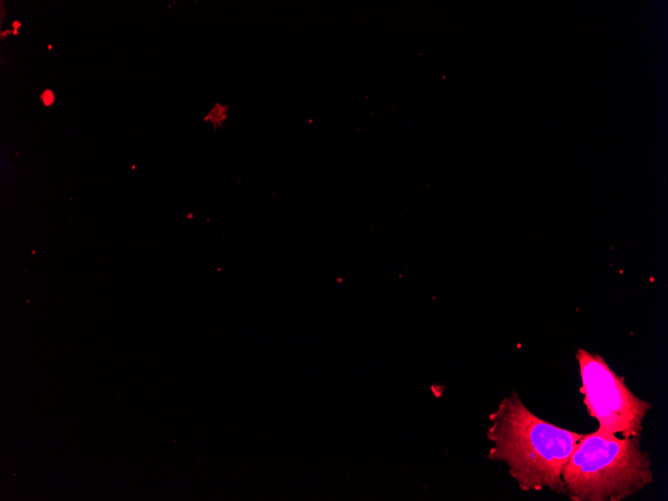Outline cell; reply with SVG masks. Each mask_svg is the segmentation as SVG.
<instances>
[{"label": "cell", "mask_w": 668, "mask_h": 501, "mask_svg": "<svg viewBox=\"0 0 668 501\" xmlns=\"http://www.w3.org/2000/svg\"><path fill=\"white\" fill-rule=\"evenodd\" d=\"M488 458L501 461L522 491L549 489L566 496L563 468L585 433L554 425L536 416L512 391L489 415Z\"/></svg>", "instance_id": "6da1fadb"}, {"label": "cell", "mask_w": 668, "mask_h": 501, "mask_svg": "<svg viewBox=\"0 0 668 501\" xmlns=\"http://www.w3.org/2000/svg\"><path fill=\"white\" fill-rule=\"evenodd\" d=\"M562 479L571 501H622L652 484L654 472L641 436L619 438L597 429L575 445Z\"/></svg>", "instance_id": "7a4b0ae2"}, {"label": "cell", "mask_w": 668, "mask_h": 501, "mask_svg": "<svg viewBox=\"0 0 668 501\" xmlns=\"http://www.w3.org/2000/svg\"><path fill=\"white\" fill-rule=\"evenodd\" d=\"M576 360L583 403L598 422V430L622 437L641 436L643 420L653 405L635 395L600 354L579 348Z\"/></svg>", "instance_id": "3957f363"}, {"label": "cell", "mask_w": 668, "mask_h": 501, "mask_svg": "<svg viewBox=\"0 0 668 501\" xmlns=\"http://www.w3.org/2000/svg\"><path fill=\"white\" fill-rule=\"evenodd\" d=\"M226 107L225 106H220L216 105L211 112L209 113L208 117L206 118L207 120H210L213 125L217 124H222V122L226 119L227 117V112H226Z\"/></svg>", "instance_id": "277c9868"}, {"label": "cell", "mask_w": 668, "mask_h": 501, "mask_svg": "<svg viewBox=\"0 0 668 501\" xmlns=\"http://www.w3.org/2000/svg\"><path fill=\"white\" fill-rule=\"evenodd\" d=\"M41 100L45 106H49L54 102V94L51 90H45L41 95Z\"/></svg>", "instance_id": "5b68a950"}]
</instances>
